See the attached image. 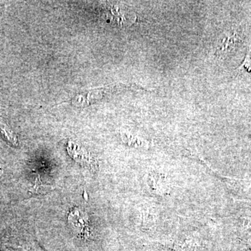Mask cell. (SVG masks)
I'll use <instances>...</instances> for the list:
<instances>
[{"label": "cell", "mask_w": 251, "mask_h": 251, "mask_svg": "<svg viewBox=\"0 0 251 251\" xmlns=\"http://www.w3.org/2000/svg\"><path fill=\"white\" fill-rule=\"evenodd\" d=\"M239 39L235 34L233 35L227 36L221 41L217 48V52L221 54H226L227 52L232 50L234 49L238 43Z\"/></svg>", "instance_id": "1"}, {"label": "cell", "mask_w": 251, "mask_h": 251, "mask_svg": "<svg viewBox=\"0 0 251 251\" xmlns=\"http://www.w3.org/2000/svg\"><path fill=\"white\" fill-rule=\"evenodd\" d=\"M241 68L245 69L248 72H251V47L249 48L247 55H246L245 59H244V62L242 63Z\"/></svg>", "instance_id": "2"}]
</instances>
